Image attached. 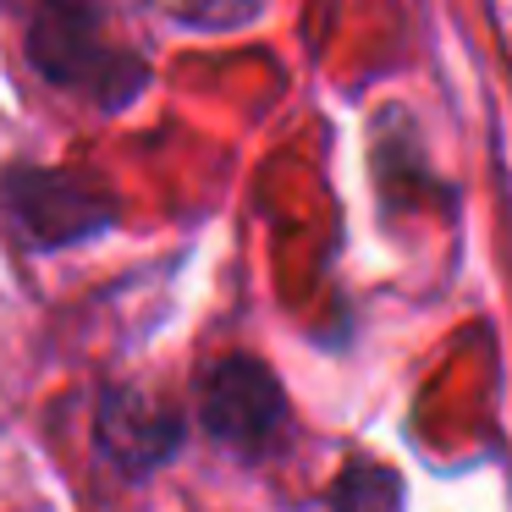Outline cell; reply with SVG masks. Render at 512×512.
Listing matches in <instances>:
<instances>
[{
    "instance_id": "4",
    "label": "cell",
    "mask_w": 512,
    "mask_h": 512,
    "mask_svg": "<svg viewBox=\"0 0 512 512\" xmlns=\"http://www.w3.org/2000/svg\"><path fill=\"white\" fill-rule=\"evenodd\" d=\"M100 441L111 457H122V468H155L182 441V424L171 413L149 408L144 397H111L100 419Z\"/></svg>"
},
{
    "instance_id": "2",
    "label": "cell",
    "mask_w": 512,
    "mask_h": 512,
    "mask_svg": "<svg viewBox=\"0 0 512 512\" xmlns=\"http://www.w3.org/2000/svg\"><path fill=\"white\" fill-rule=\"evenodd\" d=\"M6 204H12V221L23 226L39 248L78 243V237L100 232V226L111 221L105 193H94L89 182L67 177V171H17V177L6 182Z\"/></svg>"
},
{
    "instance_id": "3",
    "label": "cell",
    "mask_w": 512,
    "mask_h": 512,
    "mask_svg": "<svg viewBox=\"0 0 512 512\" xmlns=\"http://www.w3.org/2000/svg\"><path fill=\"white\" fill-rule=\"evenodd\" d=\"M34 61L45 78L72 83V89H105V83H127L138 78L133 67L116 61V50L100 39L89 6H72V0H50L34 23Z\"/></svg>"
},
{
    "instance_id": "1",
    "label": "cell",
    "mask_w": 512,
    "mask_h": 512,
    "mask_svg": "<svg viewBox=\"0 0 512 512\" xmlns=\"http://www.w3.org/2000/svg\"><path fill=\"white\" fill-rule=\"evenodd\" d=\"M199 419L215 441H226L232 452L259 457L281 441L287 430V397H281V380L270 375L259 358H221V364L204 375L199 386Z\"/></svg>"
},
{
    "instance_id": "5",
    "label": "cell",
    "mask_w": 512,
    "mask_h": 512,
    "mask_svg": "<svg viewBox=\"0 0 512 512\" xmlns=\"http://www.w3.org/2000/svg\"><path fill=\"white\" fill-rule=\"evenodd\" d=\"M336 512H397L402 501V479L380 463H353L331 490Z\"/></svg>"
}]
</instances>
